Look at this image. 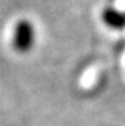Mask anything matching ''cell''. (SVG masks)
I'll list each match as a JSON object with an SVG mask.
<instances>
[{
    "label": "cell",
    "instance_id": "cell-1",
    "mask_svg": "<svg viewBox=\"0 0 125 126\" xmlns=\"http://www.w3.org/2000/svg\"><path fill=\"white\" fill-rule=\"evenodd\" d=\"M36 43V28L28 19H22L15 24L12 32V46L19 54H28Z\"/></svg>",
    "mask_w": 125,
    "mask_h": 126
},
{
    "label": "cell",
    "instance_id": "cell-2",
    "mask_svg": "<svg viewBox=\"0 0 125 126\" xmlns=\"http://www.w3.org/2000/svg\"><path fill=\"white\" fill-rule=\"evenodd\" d=\"M101 19L106 27L114 31L125 30V11L114 5H106L101 12Z\"/></svg>",
    "mask_w": 125,
    "mask_h": 126
}]
</instances>
